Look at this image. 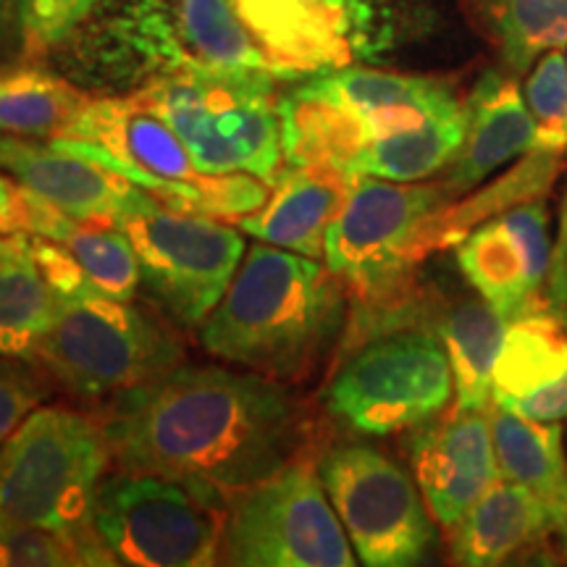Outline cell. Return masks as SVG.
<instances>
[{
    "label": "cell",
    "mask_w": 567,
    "mask_h": 567,
    "mask_svg": "<svg viewBox=\"0 0 567 567\" xmlns=\"http://www.w3.org/2000/svg\"><path fill=\"white\" fill-rule=\"evenodd\" d=\"M124 471L193 481L234 496L302 457L308 421L281 381L229 368H182L111 396L103 415Z\"/></svg>",
    "instance_id": "6da1fadb"
},
{
    "label": "cell",
    "mask_w": 567,
    "mask_h": 567,
    "mask_svg": "<svg viewBox=\"0 0 567 567\" xmlns=\"http://www.w3.org/2000/svg\"><path fill=\"white\" fill-rule=\"evenodd\" d=\"M337 276L308 255L255 245L210 316L205 350L281 384L308 379L339 321Z\"/></svg>",
    "instance_id": "7a4b0ae2"
},
{
    "label": "cell",
    "mask_w": 567,
    "mask_h": 567,
    "mask_svg": "<svg viewBox=\"0 0 567 567\" xmlns=\"http://www.w3.org/2000/svg\"><path fill=\"white\" fill-rule=\"evenodd\" d=\"M87 71L132 82L179 71H271L231 0H103L84 24Z\"/></svg>",
    "instance_id": "3957f363"
},
{
    "label": "cell",
    "mask_w": 567,
    "mask_h": 567,
    "mask_svg": "<svg viewBox=\"0 0 567 567\" xmlns=\"http://www.w3.org/2000/svg\"><path fill=\"white\" fill-rule=\"evenodd\" d=\"M271 71H179L140 87L174 126L197 172L279 179L284 147Z\"/></svg>",
    "instance_id": "277c9868"
},
{
    "label": "cell",
    "mask_w": 567,
    "mask_h": 567,
    "mask_svg": "<svg viewBox=\"0 0 567 567\" xmlns=\"http://www.w3.org/2000/svg\"><path fill=\"white\" fill-rule=\"evenodd\" d=\"M111 463L103 425L66 408H38L0 444V520L90 528Z\"/></svg>",
    "instance_id": "5b68a950"
},
{
    "label": "cell",
    "mask_w": 567,
    "mask_h": 567,
    "mask_svg": "<svg viewBox=\"0 0 567 567\" xmlns=\"http://www.w3.org/2000/svg\"><path fill=\"white\" fill-rule=\"evenodd\" d=\"M229 496L216 488L142 471L103 478L92 528L132 567H205L221 563Z\"/></svg>",
    "instance_id": "8992f818"
},
{
    "label": "cell",
    "mask_w": 567,
    "mask_h": 567,
    "mask_svg": "<svg viewBox=\"0 0 567 567\" xmlns=\"http://www.w3.org/2000/svg\"><path fill=\"white\" fill-rule=\"evenodd\" d=\"M182 339L126 300L90 292L63 297L34 363L76 396H116L182 363Z\"/></svg>",
    "instance_id": "52a82bcc"
},
{
    "label": "cell",
    "mask_w": 567,
    "mask_h": 567,
    "mask_svg": "<svg viewBox=\"0 0 567 567\" xmlns=\"http://www.w3.org/2000/svg\"><path fill=\"white\" fill-rule=\"evenodd\" d=\"M221 563L245 567H352L350 536L313 463L300 457L229 496Z\"/></svg>",
    "instance_id": "ba28073f"
},
{
    "label": "cell",
    "mask_w": 567,
    "mask_h": 567,
    "mask_svg": "<svg viewBox=\"0 0 567 567\" xmlns=\"http://www.w3.org/2000/svg\"><path fill=\"white\" fill-rule=\"evenodd\" d=\"M450 203L444 184L381 182L358 176L326 234L323 258L358 302H396L417 264L415 239L425 218Z\"/></svg>",
    "instance_id": "9c48e42d"
},
{
    "label": "cell",
    "mask_w": 567,
    "mask_h": 567,
    "mask_svg": "<svg viewBox=\"0 0 567 567\" xmlns=\"http://www.w3.org/2000/svg\"><path fill=\"white\" fill-rule=\"evenodd\" d=\"M137 252L140 276L184 326H200L243 266L245 239L210 216L174 210L140 189L118 218Z\"/></svg>",
    "instance_id": "30bf717a"
},
{
    "label": "cell",
    "mask_w": 567,
    "mask_h": 567,
    "mask_svg": "<svg viewBox=\"0 0 567 567\" xmlns=\"http://www.w3.org/2000/svg\"><path fill=\"white\" fill-rule=\"evenodd\" d=\"M455 392L442 339L396 331L365 344L326 389V410L352 431L386 436L444 413Z\"/></svg>",
    "instance_id": "8fae6325"
},
{
    "label": "cell",
    "mask_w": 567,
    "mask_h": 567,
    "mask_svg": "<svg viewBox=\"0 0 567 567\" xmlns=\"http://www.w3.org/2000/svg\"><path fill=\"white\" fill-rule=\"evenodd\" d=\"M321 481L360 563L368 567L417 565L434 544V523L413 478L368 444L326 452Z\"/></svg>",
    "instance_id": "7c38bea8"
},
{
    "label": "cell",
    "mask_w": 567,
    "mask_h": 567,
    "mask_svg": "<svg viewBox=\"0 0 567 567\" xmlns=\"http://www.w3.org/2000/svg\"><path fill=\"white\" fill-rule=\"evenodd\" d=\"M53 142L103 163L153 197L203 174L174 126L140 90L132 95L90 101L69 140Z\"/></svg>",
    "instance_id": "4fadbf2b"
},
{
    "label": "cell",
    "mask_w": 567,
    "mask_h": 567,
    "mask_svg": "<svg viewBox=\"0 0 567 567\" xmlns=\"http://www.w3.org/2000/svg\"><path fill=\"white\" fill-rule=\"evenodd\" d=\"M549 221L547 197H542L476 226L457 247L467 284L507 321L542 305L555 252Z\"/></svg>",
    "instance_id": "5bb4252c"
},
{
    "label": "cell",
    "mask_w": 567,
    "mask_h": 567,
    "mask_svg": "<svg viewBox=\"0 0 567 567\" xmlns=\"http://www.w3.org/2000/svg\"><path fill=\"white\" fill-rule=\"evenodd\" d=\"M413 471L425 507L452 530L499 478L488 408H455L415 434Z\"/></svg>",
    "instance_id": "9a60e30c"
},
{
    "label": "cell",
    "mask_w": 567,
    "mask_h": 567,
    "mask_svg": "<svg viewBox=\"0 0 567 567\" xmlns=\"http://www.w3.org/2000/svg\"><path fill=\"white\" fill-rule=\"evenodd\" d=\"M276 76L323 74L363 51L352 19L334 0H231Z\"/></svg>",
    "instance_id": "2e32d148"
},
{
    "label": "cell",
    "mask_w": 567,
    "mask_h": 567,
    "mask_svg": "<svg viewBox=\"0 0 567 567\" xmlns=\"http://www.w3.org/2000/svg\"><path fill=\"white\" fill-rule=\"evenodd\" d=\"M492 402L542 423L567 417V323L538 305L507 323Z\"/></svg>",
    "instance_id": "e0dca14e"
},
{
    "label": "cell",
    "mask_w": 567,
    "mask_h": 567,
    "mask_svg": "<svg viewBox=\"0 0 567 567\" xmlns=\"http://www.w3.org/2000/svg\"><path fill=\"white\" fill-rule=\"evenodd\" d=\"M0 168L55 208L80 221L118 224L140 195L137 184L59 142L0 137Z\"/></svg>",
    "instance_id": "ac0fdd59"
},
{
    "label": "cell",
    "mask_w": 567,
    "mask_h": 567,
    "mask_svg": "<svg viewBox=\"0 0 567 567\" xmlns=\"http://www.w3.org/2000/svg\"><path fill=\"white\" fill-rule=\"evenodd\" d=\"M465 140L442 179L450 200L536 147V122L513 76L486 71L465 101Z\"/></svg>",
    "instance_id": "d6986e66"
},
{
    "label": "cell",
    "mask_w": 567,
    "mask_h": 567,
    "mask_svg": "<svg viewBox=\"0 0 567 567\" xmlns=\"http://www.w3.org/2000/svg\"><path fill=\"white\" fill-rule=\"evenodd\" d=\"M354 176L331 166H289L274 182L260 210L239 218V229L260 243L323 258L326 234L344 208Z\"/></svg>",
    "instance_id": "ffe728a7"
},
{
    "label": "cell",
    "mask_w": 567,
    "mask_h": 567,
    "mask_svg": "<svg viewBox=\"0 0 567 567\" xmlns=\"http://www.w3.org/2000/svg\"><path fill=\"white\" fill-rule=\"evenodd\" d=\"M308 87L358 113L368 142L417 130L439 111L457 103L455 90L442 80L365 66L323 71L308 82Z\"/></svg>",
    "instance_id": "44dd1931"
},
{
    "label": "cell",
    "mask_w": 567,
    "mask_h": 567,
    "mask_svg": "<svg viewBox=\"0 0 567 567\" xmlns=\"http://www.w3.org/2000/svg\"><path fill=\"white\" fill-rule=\"evenodd\" d=\"M551 534H557V523L549 507L526 486L499 476L452 528V563L502 565Z\"/></svg>",
    "instance_id": "7402d4cb"
},
{
    "label": "cell",
    "mask_w": 567,
    "mask_h": 567,
    "mask_svg": "<svg viewBox=\"0 0 567 567\" xmlns=\"http://www.w3.org/2000/svg\"><path fill=\"white\" fill-rule=\"evenodd\" d=\"M563 155L565 153L534 147L526 153V158L515 163L499 179L486 182L476 195L465 197L463 203H446L431 213L415 239L417 264L429 258L431 252L460 245L476 226L492 221L502 213L547 197L557 176L563 174Z\"/></svg>",
    "instance_id": "603a6c76"
},
{
    "label": "cell",
    "mask_w": 567,
    "mask_h": 567,
    "mask_svg": "<svg viewBox=\"0 0 567 567\" xmlns=\"http://www.w3.org/2000/svg\"><path fill=\"white\" fill-rule=\"evenodd\" d=\"M27 234L66 247L95 292L126 302L137 295L140 260L118 224L80 221L27 189Z\"/></svg>",
    "instance_id": "cb8c5ba5"
},
{
    "label": "cell",
    "mask_w": 567,
    "mask_h": 567,
    "mask_svg": "<svg viewBox=\"0 0 567 567\" xmlns=\"http://www.w3.org/2000/svg\"><path fill=\"white\" fill-rule=\"evenodd\" d=\"M488 417H492L494 457L499 476L534 492L555 515L559 528L567 520L563 425L517 415L496 402L488 405Z\"/></svg>",
    "instance_id": "d4e9b609"
},
{
    "label": "cell",
    "mask_w": 567,
    "mask_h": 567,
    "mask_svg": "<svg viewBox=\"0 0 567 567\" xmlns=\"http://www.w3.org/2000/svg\"><path fill=\"white\" fill-rule=\"evenodd\" d=\"M279 116L284 161L289 166H331L354 176V163L368 145L358 113L302 84L279 97Z\"/></svg>",
    "instance_id": "484cf974"
},
{
    "label": "cell",
    "mask_w": 567,
    "mask_h": 567,
    "mask_svg": "<svg viewBox=\"0 0 567 567\" xmlns=\"http://www.w3.org/2000/svg\"><path fill=\"white\" fill-rule=\"evenodd\" d=\"M63 297L42 274L27 234L0 243V354L32 360L59 318Z\"/></svg>",
    "instance_id": "4316f807"
},
{
    "label": "cell",
    "mask_w": 567,
    "mask_h": 567,
    "mask_svg": "<svg viewBox=\"0 0 567 567\" xmlns=\"http://www.w3.org/2000/svg\"><path fill=\"white\" fill-rule=\"evenodd\" d=\"M90 101L76 84L34 63L0 69V137L69 140Z\"/></svg>",
    "instance_id": "83f0119b"
},
{
    "label": "cell",
    "mask_w": 567,
    "mask_h": 567,
    "mask_svg": "<svg viewBox=\"0 0 567 567\" xmlns=\"http://www.w3.org/2000/svg\"><path fill=\"white\" fill-rule=\"evenodd\" d=\"M507 323V318L484 297L465 300L446 310L439 323V339H442L452 365V379H455V408L492 405L494 368L505 344Z\"/></svg>",
    "instance_id": "f1b7e54d"
},
{
    "label": "cell",
    "mask_w": 567,
    "mask_h": 567,
    "mask_svg": "<svg viewBox=\"0 0 567 567\" xmlns=\"http://www.w3.org/2000/svg\"><path fill=\"white\" fill-rule=\"evenodd\" d=\"M465 103H452L417 130L368 142L354 163V176L389 182H421L455 161L465 140Z\"/></svg>",
    "instance_id": "f546056e"
},
{
    "label": "cell",
    "mask_w": 567,
    "mask_h": 567,
    "mask_svg": "<svg viewBox=\"0 0 567 567\" xmlns=\"http://www.w3.org/2000/svg\"><path fill=\"white\" fill-rule=\"evenodd\" d=\"M481 27L515 74L567 48V0H476Z\"/></svg>",
    "instance_id": "4dcf8cb0"
},
{
    "label": "cell",
    "mask_w": 567,
    "mask_h": 567,
    "mask_svg": "<svg viewBox=\"0 0 567 567\" xmlns=\"http://www.w3.org/2000/svg\"><path fill=\"white\" fill-rule=\"evenodd\" d=\"M116 565L95 528L59 530L0 520V567Z\"/></svg>",
    "instance_id": "1f68e13d"
},
{
    "label": "cell",
    "mask_w": 567,
    "mask_h": 567,
    "mask_svg": "<svg viewBox=\"0 0 567 567\" xmlns=\"http://www.w3.org/2000/svg\"><path fill=\"white\" fill-rule=\"evenodd\" d=\"M526 103L536 122V147L567 151V55L549 51L528 71Z\"/></svg>",
    "instance_id": "d6a6232c"
},
{
    "label": "cell",
    "mask_w": 567,
    "mask_h": 567,
    "mask_svg": "<svg viewBox=\"0 0 567 567\" xmlns=\"http://www.w3.org/2000/svg\"><path fill=\"white\" fill-rule=\"evenodd\" d=\"M103 0H17L21 48L42 55L66 42Z\"/></svg>",
    "instance_id": "836d02e7"
},
{
    "label": "cell",
    "mask_w": 567,
    "mask_h": 567,
    "mask_svg": "<svg viewBox=\"0 0 567 567\" xmlns=\"http://www.w3.org/2000/svg\"><path fill=\"white\" fill-rule=\"evenodd\" d=\"M53 379L34 360L0 354V444L51 394Z\"/></svg>",
    "instance_id": "e575fe53"
},
{
    "label": "cell",
    "mask_w": 567,
    "mask_h": 567,
    "mask_svg": "<svg viewBox=\"0 0 567 567\" xmlns=\"http://www.w3.org/2000/svg\"><path fill=\"white\" fill-rule=\"evenodd\" d=\"M27 234V187L0 176V243Z\"/></svg>",
    "instance_id": "d590c367"
},
{
    "label": "cell",
    "mask_w": 567,
    "mask_h": 567,
    "mask_svg": "<svg viewBox=\"0 0 567 567\" xmlns=\"http://www.w3.org/2000/svg\"><path fill=\"white\" fill-rule=\"evenodd\" d=\"M547 300L557 313L567 305V193L563 203V218H559V234L555 239V252H551Z\"/></svg>",
    "instance_id": "8d00e7d4"
},
{
    "label": "cell",
    "mask_w": 567,
    "mask_h": 567,
    "mask_svg": "<svg viewBox=\"0 0 567 567\" xmlns=\"http://www.w3.org/2000/svg\"><path fill=\"white\" fill-rule=\"evenodd\" d=\"M337 6H342L347 17L352 19L354 30L363 42V51H371V30H373V3L371 0H334Z\"/></svg>",
    "instance_id": "74e56055"
},
{
    "label": "cell",
    "mask_w": 567,
    "mask_h": 567,
    "mask_svg": "<svg viewBox=\"0 0 567 567\" xmlns=\"http://www.w3.org/2000/svg\"><path fill=\"white\" fill-rule=\"evenodd\" d=\"M13 21H17V27H19L17 0H0V48H3L6 38H9Z\"/></svg>",
    "instance_id": "f35d334b"
},
{
    "label": "cell",
    "mask_w": 567,
    "mask_h": 567,
    "mask_svg": "<svg viewBox=\"0 0 567 567\" xmlns=\"http://www.w3.org/2000/svg\"><path fill=\"white\" fill-rule=\"evenodd\" d=\"M557 536H559V542H563V555H565V559H567V520L563 523V526L557 528Z\"/></svg>",
    "instance_id": "ab89813d"
},
{
    "label": "cell",
    "mask_w": 567,
    "mask_h": 567,
    "mask_svg": "<svg viewBox=\"0 0 567 567\" xmlns=\"http://www.w3.org/2000/svg\"><path fill=\"white\" fill-rule=\"evenodd\" d=\"M559 316H563V321L567 323V305H565V308H563V310H559Z\"/></svg>",
    "instance_id": "60d3db41"
}]
</instances>
